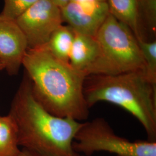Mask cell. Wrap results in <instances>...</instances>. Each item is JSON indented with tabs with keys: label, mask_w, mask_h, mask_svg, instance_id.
I'll use <instances>...</instances> for the list:
<instances>
[{
	"label": "cell",
	"mask_w": 156,
	"mask_h": 156,
	"mask_svg": "<svg viewBox=\"0 0 156 156\" xmlns=\"http://www.w3.org/2000/svg\"><path fill=\"white\" fill-rule=\"evenodd\" d=\"M83 90L89 109L101 101L120 106L140 122L148 140L156 141V84L149 80L145 70L89 75Z\"/></svg>",
	"instance_id": "3"
},
{
	"label": "cell",
	"mask_w": 156,
	"mask_h": 156,
	"mask_svg": "<svg viewBox=\"0 0 156 156\" xmlns=\"http://www.w3.org/2000/svg\"><path fill=\"white\" fill-rule=\"evenodd\" d=\"M109 13L134 34L136 39L143 35L139 9V0H106Z\"/></svg>",
	"instance_id": "10"
},
{
	"label": "cell",
	"mask_w": 156,
	"mask_h": 156,
	"mask_svg": "<svg viewBox=\"0 0 156 156\" xmlns=\"http://www.w3.org/2000/svg\"><path fill=\"white\" fill-rule=\"evenodd\" d=\"M144 61L146 75L153 83L156 84V41L138 39Z\"/></svg>",
	"instance_id": "13"
},
{
	"label": "cell",
	"mask_w": 156,
	"mask_h": 156,
	"mask_svg": "<svg viewBox=\"0 0 156 156\" xmlns=\"http://www.w3.org/2000/svg\"><path fill=\"white\" fill-rule=\"evenodd\" d=\"M15 22L26 38L28 49L45 46L64 22L61 8L52 0H38Z\"/></svg>",
	"instance_id": "6"
},
{
	"label": "cell",
	"mask_w": 156,
	"mask_h": 156,
	"mask_svg": "<svg viewBox=\"0 0 156 156\" xmlns=\"http://www.w3.org/2000/svg\"><path fill=\"white\" fill-rule=\"evenodd\" d=\"M22 66L34 97L45 109L56 116L79 122L88 118L84 73L57 59L44 47L28 49Z\"/></svg>",
	"instance_id": "1"
},
{
	"label": "cell",
	"mask_w": 156,
	"mask_h": 156,
	"mask_svg": "<svg viewBox=\"0 0 156 156\" xmlns=\"http://www.w3.org/2000/svg\"><path fill=\"white\" fill-rule=\"evenodd\" d=\"M61 8L64 22L76 33L95 37L109 12L106 2L70 1Z\"/></svg>",
	"instance_id": "7"
},
{
	"label": "cell",
	"mask_w": 156,
	"mask_h": 156,
	"mask_svg": "<svg viewBox=\"0 0 156 156\" xmlns=\"http://www.w3.org/2000/svg\"><path fill=\"white\" fill-rule=\"evenodd\" d=\"M95 38L98 54L87 71V76L145 70V62L134 34L110 13Z\"/></svg>",
	"instance_id": "4"
},
{
	"label": "cell",
	"mask_w": 156,
	"mask_h": 156,
	"mask_svg": "<svg viewBox=\"0 0 156 156\" xmlns=\"http://www.w3.org/2000/svg\"><path fill=\"white\" fill-rule=\"evenodd\" d=\"M17 156H46L38 154L37 153L28 151L24 149H22Z\"/></svg>",
	"instance_id": "16"
},
{
	"label": "cell",
	"mask_w": 156,
	"mask_h": 156,
	"mask_svg": "<svg viewBox=\"0 0 156 156\" xmlns=\"http://www.w3.org/2000/svg\"><path fill=\"white\" fill-rule=\"evenodd\" d=\"M52 1L60 8H62V6L66 5L67 3H68L70 1V0H52Z\"/></svg>",
	"instance_id": "17"
},
{
	"label": "cell",
	"mask_w": 156,
	"mask_h": 156,
	"mask_svg": "<svg viewBox=\"0 0 156 156\" xmlns=\"http://www.w3.org/2000/svg\"><path fill=\"white\" fill-rule=\"evenodd\" d=\"M9 114L16 124L19 146L46 156H82L73 142L83 123L52 115L34 96L24 74L12 102Z\"/></svg>",
	"instance_id": "2"
},
{
	"label": "cell",
	"mask_w": 156,
	"mask_h": 156,
	"mask_svg": "<svg viewBox=\"0 0 156 156\" xmlns=\"http://www.w3.org/2000/svg\"><path fill=\"white\" fill-rule=\"evenodd\" d=\"M28 49L26 38L15 20L0 14V61L9 75L18 74Z\"/></svg>",
	"instance_id": "8"
},
{
	"label": "cell",
	"mask_w": 156,
	"mask_h": 156,
	"mask_svg": "<svg viewBox=\"0 0 156 156\" xmlns=\"http://www.w3.org/2000/svg\"><path fill=\"white\" fill-rule=\"evenodd\" d=\"M4 69V65L2 64V63L0 61V71H2Z\"/></svg>",
	"instance_id": "19"
},
{
	"label": "cell",
	"mask_w": 156,
	"mask_h": 156,
	"mask_svg": "<svg viewBox=\"0 0 156 156\" xmlns=\"http://www.w3.org/2000/svg\"><path fill=\"white\" fill-rule=\"evenodd\" d=\"M73 1L77 2H106V0H70Z\"/></svg>",
	"instance_id": "18"
},
{
	"label": "cell",
	"mask_w": 156,
	"mask_h": 156,
	"mask_svg": "<svg viewBox=\"0 0 156 156\" xmlns=\"http://www.w3.org/2000/svg\"><path fill=\"white\" fill-rule=\"evenodd\" d=\"M75 33L69 26L62 25L42 46L62 62H69V57Z\"/></svg>",
	"instance_id": "11"
},
{
	"label": "cell",
	"mask_w": 156,
	"mask_h": 156,
	"mask_svg": "<svg viewBox=\"0 0 156 156\" xmlns=\"http://www.w3.org/2000/svg\"><path fill=\"white\" fill-rule=\"evenodd\" d=\"M16 124L8 114L0 116V156H17L20 150Z\"/></svg>",
	"instance_id": "12"
},
{
	"label": "cell",
	"mask_w": 156,
	"mask_h": 156,
	"mask_svg": "<svg viewBox=\"0 0 156 156\" xmlns=\"http://www.w3.org/2000/svg\"><path fill=\"white\" fill-rule=\"evenodd\" d=\"M74 140V151L85 156H91L97 151H106L117 156H156V141L131 142L115 134L102 118L83 123Z\"/></svg>",
	"instance_id": "5"
},
{
	"label": "cell",
	"mask_w": 156,
	"mask_h": 156,
	"mask_svg": "<svg viewBox=\"0 0 156 156\" xmlns=\"http://www.w3.org/2000/svg\"><path fill=\"white\" fill-rule=\"evenodd\" d=\"M38 0H4V7L1 15L15 20Z\"/></svg>",
	"instance_id": "14"
},
{
	"label": "cell",
	"mask_w": 156,
	"mask_h": 156,
	"mask_svg": "<svg viewBox=\"0 0 156 156\" xmlns=\"http://www.w3.org/2000/svg\"></svg>",
	"instance_id": "20"
},
{
	"label": "cell",
	"mask_w": 156,
	"mask_h": 156,
	"mask_svg": "<svg viewBox=\"0 0 156 156\" xmlns=\"http://www.w3.org/2000/svg\"><path fill=\"white\" fill-rule=\"evenodd\" d=\"M139 9L141 22L144 20L149 31L156 34V0H139Z\"/></svg>",
	"instance_id": "15"
},
{
	"label": "cell",
	"mask_w": 156,
	"mask_h": 156,
	"mask_svg": "<svg viewBox=\"0 0 156 156\" xmlns=\"http://www.w3.org/2000/svg\"><path fill=\"white\" fill-rule=\"evenodd\" d=\"M98 50L95 37L75 33L69 63L75 69L84 73L87 76V71L96 60Z\"/></svg>",
	"instance_id": "9"
}]
</instances>
